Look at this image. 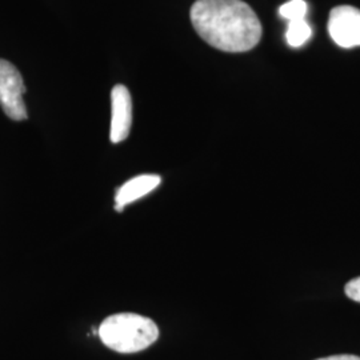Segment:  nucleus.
Returning <instances> with one entry per match:
<instances>
[{"label": "nucleus", "instance_id": "2", "mask_svg": "<svg viewBox=\"0 0 360 360\" xmlns=\"http://www.w3.org/2000/svg\"><path fill=\"white\" fill-rule=\"evenodd\" d=\"M98 335L104 346L120 354H134L154 345L159 338V328L150 318L123 312L105 318Z\"/></svg>", "mask_w": 360, "mask_h": 360}, {"label": "nucleus", "instance_id": "4", "mask_svg": "<svg viewBox=\"0 0 360 360\" xmlns=\"http://www.w3.org/2000/svg\"><path fill=\"white\" fill-rule=\"evenodd\" d=\"M328 32L343 49L360 46V10L352 6H339L330 13Z\"/></svg>", "mask_w": 360, "mask_h": 360}, {"label": "nucleus", "instance_id": "9", "mask_svg": "<svg viewBox=\"0 0 360 360\" xmlns=\"http://www.w3.org/2000/svg\"><path fill=\"white\" fill-rule=\"evenodd\" d=\"M345 291H346V295H347L351 300H354V302H356V303H360V276L359 278H355V279L349 281V282L346 284Z\"/></svg>", "mask_w": 360, "mask_h": 360}, {"label": "nucleus", "instance_id": "7", "mask_svg": "<svg viewBox=\"0 0 360 360\" xmlns=\"http://www.w3.org/2000/svg\"><path fill=\"white\" fill-rule=\"evenodd\" d=\"M311 37H312V30L304 19L290 22L285 32V39L291 47L294 49L302 47Z\"/></svg>", "mask_w": 360, "mask_h": 360}, {"label": "nucleus", "instance_id": "8", "mask_svg": "<svg viewBox=\"0 0 360 360\" xmlns=\"http://www.w3.org/2000/svg\"><path fill=\"white\" fill-rule=\"evenodd\" d=\"M279 13L282 18L290 20V22L304 19V16L307 13V3L304 0L287 1L279 8Z\"/></svg>", "mask_w": 360, "mask_h": 360}, {"label": "nucleus", "instance_id": "6", "mask_svg": "<svg viewBox=\"0 0 360 360\" xmlns=\"http://www.w3.org/2000/svg\"><path fill=\"white\" fill-rule=\"evenodd\" d=\"M160 176L159 175H139L136 178H132L126 181L115 195V210L123 211V208L146 196L147 193L154 191L155 188L160 184Z\"/></svg>", "mask_w": 360, "mask_h": 360}, {"label": "nucleus", "instance_id": "5", "mask_svg": "<svg viewBox=\"0 0 360 360\" xmlns=\"http://www.w3.org/2000/svg\"><path fill=\"white\" fill-rule=\"evenodd\" d=\"M111 132L112 143H120L129 138L132 124L131 94L123 84H116L111 92Z\"/></svg>", "mask_w": 360, "mask_h": 360}, {"label": "nucleus", "instance_id": "1", "mask_svg": "<svg viewBox=\"0 0 360 360\" xmlns=\"http://www.w3.org/2000/svg\"><path fill=\"white\" fill-rule=\"evenodd\" d=\"M190 16L199 37L220 51H250L262 38L257 13L242 0H196Z\"/></svg>", "mask_w": 360, "mask_h": 360}, {"label": "nucleus", "instance_id": "10", "mask_svg": "<svg viewBox=\"0 0 360 360\" xmlns=\"http://www.w3.org/2000/svg\"><path fill=\"white\" fill-rule=\"evenodd\" d=\"M316 360H360V358L356 355H333V356H327V358H321V359Z\"/></svg>", "mask_w": 360, "mask_h": 360}, {"label": "nucleus", "instance_id": "3", "mask_svg": "<svg viewBox=\"0 0 360 360\" xmlns=\"http://www.w3.org/2000/svg\"><path fill=\"white\" fill-rule=\"evenodd\" d=\"M25 92L26 87L20 72L13 63L0 59V105L4 114L16 122L27 119Z\"/></svg>", "mask_w": 360, "mask_h": 360}]
</instances>
